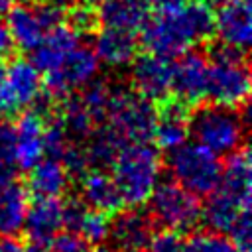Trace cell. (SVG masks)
Returning a JSON list of instances; mask_svg holds the SVG:
<instances>
[{
  "mask_svg": "<svg viewBox=\"0 0 252 252\" xmlns=\"http://www.w3.org/2000/svg\"><path fill=\"white\" fill-rule=\"evenodd\" d=\"M140 30L146 51L173 59L207 41L215 33V20L207 2L171 0L156 6V12L146 18Z\"/></svg>",
  "mask_w": 252,
  "mask_h": 252,
  "instance_id": "6da1fadb",
  "label": "cell"
},
{
  "mask_svg": "<svg viewBox=\"0 0 252 252\" xmlns=\"http://www.w3.org/2000/svg\"><path fill=\"white\" fill-rule=\"evenodd\" d=\"M112 179L118 193L128 207H140L148 203L154 187L161 177V156L159 150L148 142L124 144L114 156Z\"/></svg>",
  "mask_w": 252,
  "mask_h": 252,
  "instance_id": "7a4b0ae2",
  "label": "cell"
},
{
  "mask_svg": "<svg viewBox=\"0 0 252 252\" xmlns=\"http://www.w3.org/2000/svg\"><path fill=\"white\" fill-rule=\"evenodd\" d=\"M213 63L207 69V91L215 104L240 108L250 94V71L246 67L244 49L220 43L213 49Z\"/></svg>",
  "mask_w": 252,
  "mask_h": 252,
  "instance_id": "3957f363",
  "label": "cell"
},
{
  "mask_svg": "<svg viewBox=\"0 0 252 252\" xmlns=\"http://www.w3.org/2000/svg\"><path fill=\"white\" fill-rule=\"evenodd\" d=\"M104 120L124 142H150L158 122V108L136 91L110 87Z\"/></svg>",
  "mask_w": 252,
  "mask_h": 252,
  "instance_id": "277c9868",
  "label": "cell"
},
{
  "mask_svg": "<svg viewBox=\"0 0 252 252\" xmlns=\"http://www.w3.org/2000/svg\"><path fill=\"white\" fill-rule=\"evenodd\" d=\"M246 124L236 108L220 104L201 106L189 116V136L217 156H226L242 146Z\"/></svg>",
  "mask_w": 252,
  "mask_h": 252,
  "instance_id": "5b68a950",
  "label": "cell"
},
{
  "mask_svg": "<svg viewBox=\"0 0 252 252\" xmlns=\"http://www.w3.org/2000/svg\"><path fill=\"white\" fill-rule=\"evenodd\" d=\"M169 171L173 179L195 195H209L220 183L222 163L217 154L201 144H181L169 150Z\"/></svg>",
  "mask_w": 252,
  "mask_h": 252,
  "instance_id": "8992f818",
  "label": "cell"
},
{
  "mask_svg": "<svg viewBox=\"0 0 252 252\" xmlns=\"http://www.w3.org/2000/svg\"><path fill=\"white\" fill-rule=\"evenodd\" d=\"M148 203L154 220L167 230L189 232L201 222L203 205L199 195L191 193L177 181H159Z\"/></svg>",
  "mask_w": 252,
  "mask_h": 252,
  "instance_id": "52a82bcc",
  "label": "cell"
},
{
  "mask_svg": "<svg viewBox=\"0 0 252 252\" xmlns=\"http://www.w3.org/2000/svg\"><path fill=\"white\" fill-rule=\"evenodd\" d=\"M100 69V61L94 55L93 47L77 45L67 53L63 63L45 73V91L53 98H65L77 87H85L91 83Z\"/></svg>",
  "mask_w": 252,
  "mask_h": 252,
  "instance_id": "ba28073f",
  "label": "cell"
},
{
  "mask_svg": "<svg viewBox=\"0 0 252 252\" xmlns=\"http://www.w3.org/2000/svg\"><path fill=\"white\" fill-rule=\"evenodd\" d=\"M41 94V77L35 65L28 59H14L6 69V79L0 87V112L14 114L37 100Z\"/></svg>",
  "mask_w": 252,
  "mask_h": 252,
  "instance_id": "9c48e42d",
  "label": "cell"
},
{
  "mask_svg": "<svg viewBox=\"0 0 252 252\" xmlns=\"http://www.w3.org/2000/svg\"><path fill=\"white\" fill-rule=\"evenodd\" d=\"M130 79L134 85V91L142 96H146L152 102H161L171 93V73L173 63L167 57L156 55V53H144L130 61Z\"/></svg>",
  "mask_w": 252,
  "mask_h": 252,
  "instance_id": "30bf717a",
  "label": "cell"
},
{
  "mask_svg": "<svg viewBox=\"0 0 252 252\" xmlns=\"http://www.w3.org/2000/svg\"><path fill=\"white\" fill-rule=\"evenodd\" d=\"M207 69L209 61L203 53L187 49L173 63L171 73V93L185 106H193L205 98L207 91Z\"/></svg>",
  "mask_w": 252,
  "mask_h": 252,
  "instance_id": "8fae6325",
  "label": "cell"
},
{
  "mask_svg": "<svg viewBox=\"0 0 252 252\" xmlns=\"http://www.w3.org/2000/svg\"><path fill=\"white\" fill-rule=\"evenodd\" d=\"M215 33L220 43L246 49L252 39V6L250 0H222L213 14Z\"/></svg>",
  "mask_w": 252,
  "mask_h": 252,
  "instance_id": "7c38bea8",
  "label": "cell"
},
{
  "mask_svg": "<svg viewBox=\"0 0 252 252\" xmlns=\"http://www.w3.org/2000/svg\"><path fill=\"white\" fill-rule=\"evenodd\" d=\"M32 242L49 244L63 228V203L59 197H35L28 203L24 226Z\"/></svg>",
  "mask_w": 252,
  "mask_h": 252,
  "instance_id": "4fadbf2b",
  "label": "cell"
},
{
  "mask_svg": "<svg viewBox=\"0 0 252 252\" xmlns=\"http://www.w3.org/2000/svg\"><path fill=\"white\" fill-rule=\"evenodd\" d=\"M43 114L37 110L24 112L16 128V148H14V165L20 169H32L43 156H45V144H43Z\"/></svg>",
  "mask_w": 252,
  "mask_h": 252,
  "instance_id": "5bb4252c",
  "label": "cell"
},
{
  "mask_svg": "<svg viewBox=\"0 0 252 252\" xmlns=\"http://www.w3.org/2000/svg\"><path fill=\"white\" fill-rule=\"evenodd\" d=\"M79 41H81V32L61 22L55 28L47 30L41 41L32 49V63L39 73L53 71L63 63L67 53L79 45Z\"/></svg>",
  "mask_w": 252,
  "mask_h": 252,
  "instance_id": "9a60e30c",
  "label": "cell"
},
{
  "mask_svg": "<svg viewBox=\"0 0 252 252\" xmlns=\"http://www.w3.org/2000/svg\"><path fill=\"white\" fill-rule=\"evenodd\" d=\"M152 220L146 213L136 211H124L116 215V219L110 222V236L114 242V248L120 252H144L150 238H152Z\"/></svg>",
  "mask_w": 252,
  "mask_h": 252,
  "instance_id": "2e32d148",
  "label": "cell"
},
{
  "mask_svg": "<svg viewBox=\"0 0 252 252\" xmlns=\"http://www.w3.org/2000/svg\"><path fill=\"white\" fill-rule=\"evenodd\" d=\"M81 197L85 205L106 215H116L124 207L114 179L98 167L87 169L81 175Z\"/></svg>",
  "mask_w": 252,
  "mask_h": 252,
  "instance_id": "e0dca14e",
  "label": "cell"
},
{
  "mask_svg": "<svg viewBox=\"0 0 252 252\" xmlns=\"http://www.w3.org/2000/svg\"><path fill=\"white\" fill-rule=\"evenodd\" d=\"M161 108L158 112V122L154 130V138L158 148L161 150H175L177 146L185 144L189 138V106L175 100H161Z\"/></svg>",
  "mask_w": 252,
  "mask_h": 252,
  "instance_id": "ac0fdd59",
  "label": "cell"
},
{
  "mask_svg": "<svg viewBox=\"0 0 252 252\" xmlns=\"http://www.w3.org/2000/svg\"><path fill=\"white\" fill-rule=\"evenodd\" d=\"M136 39L134 32L116 30V28H102L94 35L93 51L100 63L108 67H124L136 57Z\"/></svg>",
  "mask_w": 252,
  "mask_h": 252,
  "instance_id": "d6986e66",
  "label": "cell"
},
{
  "mask_svg": "<svg viewBox=\"0 0 252 252\" xmlns=\"http://www.w3.org/2000/svg\"><path fill=\"white\" fill-rule=\"evenodd\" d=\"M148 8L144 0H102L98 2L96 18L104 28L136 32L146 22Z\"/></svg>",
  "mask_w": 252,
  "mask_h": 252,
  "instance_id": "ffe728a7",
  "label": "cell"
},
{
  "mask_svg": "<svg viewBox=\"0 0 252 252\" xmlns=\"http://www.w3.org/2000/svg\"><path fill=\"white\" fill-rule=\"evenodd\" d=\"M209 201L201 211V219L215 232H228L242 211H250V203H242L228 191L217 187L209 193Z\"/></svg>",
  "mask_w": 252,
  "mask_h": 252,
  "instance_id": "44dd1931",
  "label": "cell"
},
{
  "mask_svg": "<svg viewBox=\"0 0 252 252\" xmlns=\"http://www.w3.org/2000/svg\"><path fill=\"white\" fill-rule=\"evenodd\" d=\"M28 171V187L35 197H59L69 185V171L57 158H41Z\"/></svg>",
  "mask_w": 252,
  "mask_h": 252,
  "instance_id": "7402d4cb",
  "label": "cell"
},
{
  "mask_svg": "<svg viewBox=\"0 0 252 252\" xmlns=\"http://www.w3.org/2000/svg\"><path fill=\"white\" fill-rule=\"evenodd\" d=\"M8 30L12 33V39L16 43V47L24 49V51H32L41 37L45 35V30L41 26V22L37 20L35 8L30 4H14L8 12Z\"/></svg>",
  "mask_w": 252,
  "mask_h": 252,
  "instance_id": "603a6c76",
  "label": "cell"
},
{
  "mask_svg": "<svg viewBox=\"0 0 252 252\" xmlns=\"http://www.w3.org/2000/svg\"><path fill=\"white\" fill-rule=\"evenodd\" d=\"M226 156H228V159L222 165L219 187L228 191L242 203H250V175H252L250 152H248V148L240 146Z\"/></svg>",
  "mask_w": 252,
  "mask_h": 252,
  "instance_id": "cb8c5ba5",
  "label": "cell"
},
{
  "mask_svg": "<svg viewBox=\"0 0 252 252\" xmlns=\"http://www.w3.org/2000/svg\"><path fill=\"white\" fill-rule=\"evenodd\" d=\"M28 203V191L16 179L0 187V236H12L22 230Z\"/></svg>",
  "mask_w": 252,
  "mask_h": 252,
  "instance_id": "d4e9b609",
  "label": "cell"
},
{
  "mask_svg": "<svg viewBox=\"0 0 252 252\" xmlns=\"http://www.w3.org/2000/svg\"><path fill=\"white\" fill-rule=\"evenodd\" d=\"M91 142L89 146L85 148V154H87V161H89V167H106L114 161V156L118 154V150L124 146V140L110 128H100V130H93V134L89 136Z\"/></svg>",
  "mask_w": 252,
  "mask_h": 252,
  "instance_id": "484cf974",
  "label": "cell"
},
{
  "mask_svg": "<svg viewBox=\"0 0 252 252\" xmlns=\"http://www.w3.org/2000/svg\"><path fill=\"white\" fill-rule=\"evenodd\" d=\"M59 118H61L67 134L75 140H85L94 130V122L89 116V112L85 110L83 102L71 94L63 98V112L59 114Z\"/></svg>",
  "mask_w": 252,
  "mask_h": 252,
  "instance_id": "4316f807",
  "label": "cell"
},
{
  "mask_svg": "<svg viewBox=\"0 0 252 252\" xmlns=\"http://www.w3.org/2000/svg\"><path fill=\"white\" fill-rule=\"evenodd\" d=\"M110 87L104 81H91L85 85V91L81 94V102L85 106V110L89 112V116L93 118L94 124L102 122L106 118V106H108V98H110Z\"/></svg>",
  "mask_w": 252,
  "mask_h": 252,
  "instance_id": "83f0119b",
  "label": "cell"
},
{
  "mask_svg": "<svg viewBox=\"0 0 252 252\" xmlns=\"http://www.w3.org/2000/svg\"><path fill=\"white\" fill-rule=\"evenodd\" d=\"M183 252H240L236 244L222 232H195L183 240Z\"/></svg>",
  "mask_w": 252,
  "mask_h": 252,
  "instance_id": "f1b7e54d",
  "label": "cell"
},
{
  "mask_svg": "<svg viewBox=\"0 0 252 252\" xmlns=\"http://www.w3.org/2000/svg\"><path fill=\"white\" fill-rule=\"evenodd\" d=\"M77 234H81L89 244H102L108 236H110V220L106 213L100 211H89L85 213Z\"/></svg>",
  "mask_w": 252,
  "mask_h": 252,
  "instance_id": "f546056e",
  "label": "cell"
},
{
  "mask_svg": "<svg viewBox=\"0 0 252 252\" xmlns=\"http://www.w3.org/2000/svg\"><path fill=\"white\" fill-rule=\"evenodd\" d=\"M43 144H45V154H49L53 158H61V154L65 152V148L69 144V134H67L59 116L45 122V126H43Z\"/></svg>",
  "mask_w": 252,
  "mask_h": 252,
  "instance_id": "4dcf8cb0",
  "label": "cell"
},
{
  "mask_svg": "<svg viewBox=\"0 0 252 252\" xmlns=\"http://www.w3.org/2000/svg\"><path fill=\"white\" fill-rule=\"evenodd\" d=\"M144 252H183V240L179 238V232L165 228L158 234H152Z\"/></svg>",
  "mask_w": 252,
  "mask_h": 252,
  "instance_id": "1f68e13d",
  "label": "cell"
},
{
  "mask_svg": "<svg viewBox=\"0 0 252 252\" xmlns=\"http://www.w3.org/2000/svg\"><path fill=\"white\" fill-rule=\"evenodd\" d=\"M51 252H93L91 244L77 232H57L51 240Z\"/></svg>",
  "mask_w": 252,
  "mask_h": 252,
  "instance_id": "d6a6232c",
  "label": "cell"
},
{
  "mask_svg": "<svg viewBox=\"0 0 252 252\" xmlns=\"http://www.w3.org/2000/svg\"><path fill=\"white\" fill-rule=\"evenodd\" d=\"M61 163L65 165V169L75 175H83L87 169H89V161H87V154H85V148L81 146H75V144H67L65 152L61 154Z\"/></svg>",
  "mask_w": 252,
  "mask_h": 252,
  "instance_id": "836d02e7",
  "label": "cell"
},
{
  "mask_svg": "<svg viewBox=\"0 0 252 252\" xmlns=\"http://www.w3.org/2000/svg\"><path fill=\"white\" fill-rule=\"evenodd\" d=\"M228 232L240 252H250V211H242Z\"/></svg>",
  "mask_w": 252,
  "mask_h": 252,
  "instance_id": "e575fe53",
  "label": "cell"
},
{
  "mask_svg": "<svg viewBox=\"0 0 252 252\" xmlns=\"http://www.w3.org/2000/svg\"><path fill=\"white\" fill-rule=\"evenodd\" d=\"M85 213H87V205L79 199H71L63 203V226H67L71 232H77Z\"/></svg>",
  "mask_w": 252,
  "mask_h": 252,
  "instance_id": "d590c367",
  "label": "cell"
},
{
  "mask_svg": "<svg viewBox=\"0 0 252 252\" xmlns=\"http://www.w3.org/2000/svg\"><path fill=\"white\" fill-rule=\"evenodd\" d=\"M35 14H37V20L41 22L45 32L63 22V8H59V6H55V4H51L47 0L43 4L35 6Z\"/></svg>",
  "mask_w": 252,
  "mask_h": 252,
  "instance_id": "8d00e7d4",
  "label": "cell"
},
{
  "mask_svg": "<svg viewBox=\"0 0 252 252\" xmlns=\"http://www.w3.org/2000/svg\"><path fill=\"white\" fill-rule=\"evenodd\" d=\"M14 148H16V128L14 124H0V159L14 163Z\"/></svg>",
  "mask_w": 252,
  "mask_h": 252,
  "instance_id": "74e56055",
  "label": "cell"
},
{
  "mask_svg": "<svg viewBox=\"0 0 252 252\" xmlns=\"http://www.w3.org/2000/svg\"><path fill=\"white\" fill-rule=\"evenodd\" d=\"M94 12L89 6H71V14H69V22L77 32H85L91 30L94 24Z\"/></svg>",
  "mask_w": 252,
  "mask_h": 252,
  "instance_id": "f35d334b",
  "label": "cell"
},
{
  "mask_svg": "<svg viewBox=\"0 0 252 252\" xmlns=\"http://www.w3.org/2000/svg\"><path fill=\"white\" fill-rule=\"evenodd\" d=\"M14 49H16V43H14V39H12L10 30H8L6 24L0 22V57L10 55Z\"/></svg>",
  "mask_w": 252,
  "mask_h": 252,
  "instance_id": "ab89813d",
  "label": "cell"
},
{
  "mask_svg": "<svg viewBox=\"0 0 252 252\" xmlns=\"http://www.w3.org/2000/svg\"><path fill=\"white\" fill-rule=\"evenodd\" d=\"M0 252H24V244L16 238V234L2 236L0 238Z\"/></svg>",
  "mask_w": 252,
  "mask_h": 252,
  "instance_id": "60d3db41",
  "label": "cell"
},
{
  "mask_svg": "<svg viewBox=\"0 0 252 252\" xmlns=\"http://www.w3.org/2000/svg\"><path fill=\"white\" fill-rule=\"evenodd\" d=\"M10 181H14V163L0 159V187H4Z\"/></svg>",
  "mask_w": 252,
  "mask_h": 252,
  "instance_id": "b9f144b4",
  "label": "cell"
},
{
  "mask_svg": "<svg viewBox=\"0 0 252 252\" xmlns=\"http://www.w3.org/2000/svg\"><path fill=\"white\" fill-rule=\"evenodd\" d=\"M24 252H49L45 248V244H37V242H32L28 248H24Z\"/></svg>",
  "mask_w": 252,
  "mask_h": 252,
  "instance_id": "7bdbcfd3",
  "label": "cell"
},
{
  "mask_svg": "<svg viewBox=\"0 0 252 252\" xmlns=\"http://www.w3.org/2000/svg\"><path fill=\"white\" fill-rule=\"evenodd\" d=\"M47 2H51V4H55L59 8H71L75 4V0H47Z\"/></svg>",
  "mask_w": 252,
  "mask_h": 252,
  "instance_id": "ee69618b",
  "label": "cell"
},
{
  "mask_svg": "<svg viewBox=\"0 0 252 252\" xmlns=\"http://www.w3.org/2000/svg\"><path fill=\"white\" fill-rule=\"evenodd\" d=\"M6 69H8V65L2 61V57H0V87H2V83H4V79H6Z\"/></svg>",
  "mask_w": 252,
  "mask_h": 252,
  "instance_id": "f6af8a7d",
  "label": "cell"
},
{
  "mask_svg": "<svg viewBox=\"0 0 252 252\" xmlns=\"http://www.w3.org/2000/svg\"><path fill=\"white\" fill-rule=\"evenodd\" d=\"M93 252H120V250L114 248V246H102V244H98V248L93 250Z\"/></svg>",
  "mask_w": 252,
  "mask_h": 252,
  "instance_id": "bcb514c9",
  "label": "cell"
},
{
  "mask_svg": "<svg viewBox=\"0 0 252 252\" xmlns=\"http://www.w3.org/2000/svg\"><path fill=\"white\" fill-rule=\"evenodd\" d=\"M201 2H207V4H219V2H222V0H201Z\"/></svg>",
  "mask_w": 252,
  "mask_h": 252,
  "instance_id": "7dc6e473",
  "label": "cell"
},
{
  "mask_svg": "<svg viewBox=\"0 0 252 252\" xmlns=\"http://www.w3.org/2000/svg\"><path fill=\"white\" fill-rule=\"evenodd\" d=\"M87 4H98V2H102V0H85Z\"/></svg>",
  "mask_w": 252,
  "mask_h": 252,
  "instance_id": "c3c4849f",
  "label": "cell"
},
{
  "mask_svg": "<svg viewBox=\"0 0 252 252\" xmlns=\"http://www.w3.org/2000/svg\"><path fill=\"white\" fill-rule=\"evenodd\" d=\"M0 16H4V14H2V10H0Z\"/></svg>",
  "mask_w": 252,
  "mask_h": 252,
  "instance_id": "681fc988",
  "label": "cell"
}]
</instances>
